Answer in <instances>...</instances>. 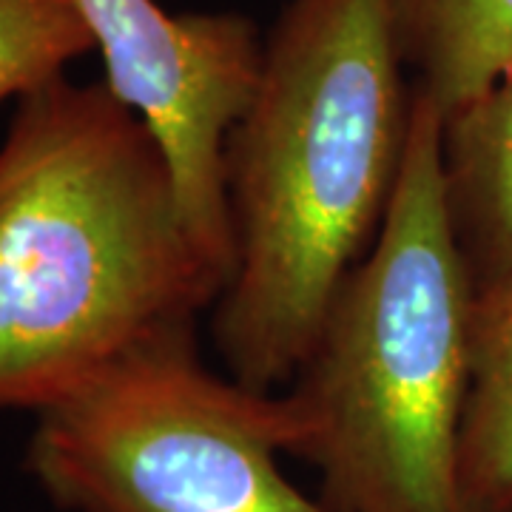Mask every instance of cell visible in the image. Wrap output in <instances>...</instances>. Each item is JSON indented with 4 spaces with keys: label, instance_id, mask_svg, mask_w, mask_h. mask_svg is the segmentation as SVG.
<instances>
[{
    "label": "cell",
    "instance_id": "obj_7",
    "mask_svg": "<svg viewBox=\"0 0 512 512\" xmlns=\"http://www.w3.org/2000/svg\"><path fill=\"white\" fill-rule=\"evenodd\" d=\"M413 89L450 117L512 72V0H387Z\"/></svg>",
    "mask_w": 512,
    "mask_h": 512
},
{
    "label": "cell",
    "instance_id": "obj_5",
    "mask_svg": "<svg viewBox=\"0 0 512 512\" xmlns=\"http://www.w3.org/2000/svg\"><path fill=\"white\" fill-rule=\"evenodd\" d=\"M74 3L103 57V80L163 148L188 231L228 285L225 140L254 94L265 37L239 12L171 15L157 0Z\"/></svg>",
    "mask_w": 512,
    "mask_h": 512
},
{
    "label": "cell",
    "instance_id": "obj_1",
    "mask_svg": "<svg viewBox=\"0 0 512 512\" xmlns=\"http://www.w3.org/2000/svg\"><path fill=\"white\" fill-rule=\"evenodd\" d=\"M413 117L387 0H285L225 140L234 271L214 305L228 376L285 390L370 254Z\"/></svg>",
    "mask_w": 512,
    "mask_h": 512
},
{
    "label": "cell",
    "instance_id": "obj_8",
    "mask_svg": "<svg viewBox=\"0 0 512 512\" xmlns=\"http://www.w3.org/2000/svg\"><path fill=\"white\" fill-rule=\"evenodd\" d=\"M458 481L467 512H512V274L473 293Z\"/></svg>",
    "mask_w": 512,
    "mask_h": 512
},
{
    "label": "cell",
    "instance_id": "obj_3",
    "mask_svg": "<svg viewBox=\"0 0 512 512\" xmlns=\"http://www.w3.org/2000/svg\"><path fill=\"white\" fill-rule=\"evenodd\" d=\"M444 114L413 89L402 177L293 382V456L333 512H467L458 481L476 279L441 171Z\"/></svg>",
    "mask_w": 512,
    "mask_h": 512
},
{
    "label": "cell",
    "instance_id": "obj_6",
    "mask_svg": "<svg viewBox=\"0 0 512 512\" xmlns=\"http://www.w3.org/2000/svg\"><path fill=\"white\" fill-rule=\"evenodd\" d=\"M444 200L476 282L512 274V72L444 117Z\"/></svg>",
    "mask_w": 512,
    "mask_h": 512
},
{
    "label": "cell",
    "instance_id": "obj_2",
    "mask_svg": "<svg viewBox=\"0 0 512 512\" xmlns=\"http://www.w3.org/2000/svg\"><path fill=\"white\" fill-rule=\"evenodd\" d=\"M225 291L148 126L106 80L20 97L0 146V413H40Z\"/></svg>",
    "mask_w": 512,
    "mask_h": 512
},
{
    "label": "cell",
    "instance_id": "obj_9",
    "mask_svg": "<svg viewBox=\"0 0 512 512\" xmlns=\"http://www.w3.org/2000/svg\"><path fill=\"white\" fill-rule=\"evenodd\" d=\"M94 49L74 0H0V103H18Z\"/></svg>",
    "mask_w": 512,
    "mask_h": 512
},
{
    "label": "cell",
    "instance_id": "obj_4",
    "mask_svg": "<svg viewBox=\"0 0 512 512\" xmlns=\"http://www.w3.org/2000/svg\"><path fill=\"white\" fill-rule=\"evenodd\" d=\"M296 441L291 396L202 365L191 325L40 410L26 470L63 512H333L282 473Z\"/></svg>",
    "mask_w": 512,
    "mask_h": 512
}]
</instances>
